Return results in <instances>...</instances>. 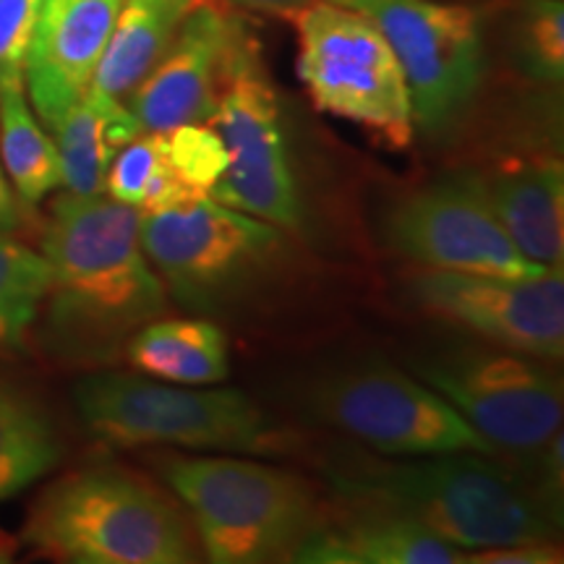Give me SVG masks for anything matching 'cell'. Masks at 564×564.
Segmentation results:
<instances>
[{"instance_id":"obj_15","label":"cell","mask_w":564,"mask_h":564,"mask_svg":"<svg viewBox=\"0 0 564 564\" xmlns=\"http://www.w3.org/2000/svg\"><path fill=\"white\" fill-rule=\"evenodd\" d=\"M121 6L123 0H42L24 89L51 131L87 95Z\"/></svg>"},{"instance_id":"obj_17","label":"cell","mask_w":564,"mask_h":564,"mask_svg":"<svg viewBox=\"0 0 564 564\" xmlns=\"http://www.w3.org/2000/svg\"><path fill=\"white\" fill-rule=\"evenodd\" d=\"M486 202L528 262L552 270L564 259L562 160H512L476 173Z\"/></svg>"},{"instance_id":"obj_21","label":"cell","mask_w":564,"mask_h":564,"mask_svg":"<svg viewBox=\"0 0 564 564\" xmlns=\"http://www.w3.org/2000/svg\"><path fill=\"white\" fill-rule=\"evenodd\" d=\"M63 444L45 405L0 377V502L17 497L61 463Z\"/></svg>"},{"instance_id":"obj_13","label":"cell","mask_w":564,"mask_h":564,"mask_svg":"<svg viewBox=\"0 0 564 564\" xmlns=\"http://www.w3.org/2000/svg\"><path fill=\"white\" fill-rule=\"evenodd\" d=\"M384 241L426 270L502 278L546 272L507 236L476 173L447 175L394 202L384 217Z\"/></svg>"},{"instance_id":"obj_30","label":"cell","mask_w":564,"mask_h":564,"mask_svg":"<svg viewBox=\"0 0 564 564\" xmlns=\"http://www.w3.org/2000/svg\"><path fill=\"white\" fill-rule=\"evenodd\" d=\"M230 6L246 11L274 13V17H291V13L306 9V6L322 3V0H228Z\"/></svg>"},{"instance_id":"obj_9","label":"cell","mask_w":564,"mask_h":564,"mask_svg":"<svg viewBox=\"0 0 564 564\" xmlns=\"http://www.w3.org/2000/svg\"><path fill=\"white\" fill-rule=\"evenodd\" d=\"M306 411L387 457L497 455L440 392L387 364L324 373L308 384Z\"/></svg>"},{"instance_id":"obj_16","label":"cell","mask_w":564,"mask_h":564,"mask_svg":"<svg viewBox=\"0 0 564 564\" xmlns=\"http://www.w3.org/2000/svg\"><path fill=\"white\" fill-rule=\"evenodd\" d=\"M348 502V512L324 520L293 554L306 564H465L463 549L405 514L371 502Z\"/></svg>"},{"instance_id":"obj_6","label":"cell","mask_w":564,"mask_h":564,"mask_svg":"<svg viewBox=\"0 0 564 564\" xmlns=\"http://www.w3.org/2000/svg\"><path fill=\"white\" fill-rule=\"evenodd\" d=\"M139 241L167 295L207 314L241 301L270 272L282 232L209 194H194L139 215Z\"/></svg>"},{"instance_id":"obj_11","label":"cell","mask_w":564,"mask_h":564,"mask_svg":"<svg viewBox=\"0 0 564 564\" xmlns=\"http://www.w3.org/2000/svg\"><path fill=\"white\" fill-rule=\"evenodd\" d=\"M209 123L220 131L228 150V171L209 192L212 199L280 230L299 228L301 194L282 131L278 91L246 34L232 51L220 105Z\"/></svg>"},{"instance_id":"obj_10","label":"cell","mask_w":564,"mask_h":564,"mask_svg":"<svg viewBox=\"0 0 564 564\" xmlns=\"http://www.w3.org/2000/svg\"><path fill=\"white\" fill-rule=\"evenodd\" d=\"M413 371L494 453L531 455L562 432V379L541 358L489 343H465L423 358Z\"/></svg>"},{"instance_id":"obj_19","label":"cell","mask_w":564,"mask_h":564,"mask_svg":"<svg viewBox=\"0 0 564 564\" xmlns=\"http://www.w3.org/2000/svg\"><path fill=\"white\" fill-rule=\"evenodd\" d=\"M53 137L61 158V186L68 194L95 196L105 194L112 158L141 131L126 102L87 89L53 126Z\"/></svg>"},{"instance_id":"obj_12","label":"cell","mask_w":564,"mask_h":564,"mask_svg":"<svg viewBox=\"0 0 564 564\" xmlns=\"http://www.w3.org/2000/svg\"><path fill=\"white\" fill-rule=\"evenodd\" d=\"M411 299L434 319L460 327L497 348L556 364L564 356L562 267L533 278L423 270L411 278Z\"/></svg>"},{"instance_id":"obj_29","label":"cell","mask_w":564,"mask_h":564,"mask_svg":"<svg viewBox=\"0 0 564 564\" xmlns=\"http://www.w3.org/2000/svg\"><path fill=\"white\" fill-rule=\"evenodd\" d=\"M24 228V207H21V199L11 192L9 181L0 173V236H13Z\"/></svg>"},{"instance_id":"obj_1","label":"cell","mask_w":564,"mask_h":564,"mask_svg":"<svg viewBox=\"0 0 564 564\" xmlns=\"http://www.w3.org/2000/svg\"><path fill=\"white\" fill-rule=\"evenodd\" d=\"M51 264L42 343L70 366H110L171 295L139 241V212L105 194H63L42 236Z\"/></svg>"},{"instance_id":"obj_5","label":"cell","mask_w":564,"mask_h":564,"mask_svg":"<svg viewBox=\"0 0 564 564\" xmlns=\"http://www.w3.org/2000/svg\"><path fill=\"white\" fill-rule=\"evenodd\" d=\"M76 411L110 447L288 453L293 434L241 390H202L123 371L89 373L74 387Z\"/></svg>"},{"instance_id":"obj_7","label":"cell","mask_w":564,"mask_h":564,"mask_svg":"<svg viewBox=\"0 0 564 564\" xmlns=\"http://www.w3.org/2000/svg\"><path fill=\"white\" fill-rule=\"evenodd\" d=\"M299 34V79L314 108L371 131L392 150L413 144V116L398 58L369 17L335 0L288 17Z\"/></svg>"},{"instance_id":"obj_24","label":"cell","mask_w":564,"mask_h":564,"mask_svg":"<svg viewBox=\"0 0 564 564\" xmlns=\"http://www.w3.org/2000/svg\"><path fill=\"white\" fill-rule=\"evenodd\" d=\"M51 293V264L42 253L0 236V348H21Z\"/></svg>"},{"instance_id":"obj_20","label":"cell","mask_w":564,"mask_h":564,"mask_svg":"<svg viewBox=\"0 0 564 564\" xmlns=\"http://www.w3.org/2000/svg\"><path fill=\"white\" fill-rule=\"evenodd\" d=\"M123 356L139 373L173 384H220L230 373L228 337L207 319H152Z\"/></svg>"},{"instance_id":"obj_27","label":"cell","mask_w":564,"mask_h":564,"mask_svg":"<svg viewBox=\"0 0 564 564\" xmlns=\"http://www.w3.org/2000/svg\"><path fill=\"white\" fill-rule=\"evenodd\" d=\"M42 0H0V89H24Z\"/></svg>"},{"instance_id":"obj_2","label":"cell","mask_w":564,"mask_h":564,"mask_svg":"<svg viewBox=\"0 0 564 564\" xmlns=\"http://www.w3.org/2000/svg\"><path fill=\"white\" fill-rule=\"evenodd\" d=\"M327 476L343 499L405 514L463 552L554 541L560 528V512L531 481L484 453L356 457Z\"/></svg>"},{"instance_id":"obj_14","label":"cell","mask_w":564,"mask_h":564,"mask_svg":"<svg viewBox=\"0 0 564 564\" xmlns=\"http://www.w3.org/2000/svg\"><path fill=\"white\" fill-rule=\"evenodd\" d=\"M241 37L236 19L215 6L196 3L162 61L126 100L139 131L167 133L186 123H209Z\"/></svg>"},{"instance_id":"obj_8","label":"cell","mask_w":564,"mask_h":564,"mask_svg":"<svg viewBox=\"0 0 564 564\" xmlns=\"http://www.w3.org/2000/svg\"><path fill=\"white\" fill-rule=\"evenodd\" d=\"M373 21L398 58L413 129L447 137L474 105L486 74L478 13L440 0H335Z\"/></svg>"},{"instance_id":"obj_4","label":"cell","mask_w":564,"mask_h":564,"mask_svg":"<svg viewBox=\"0 0 564 564\" xmlns=\"http://www.w3.org/2000/svg\"><path fill=\"white\" fill-rule=\"evenodd\" d=\"M154 468L192 520L202 554L215 564L293 562L324 518L314 486L274 465L162 455Z\"/></svg>"},{"instance_id":"obj_31","label":"cell","mask_w":564,"mask_h":564,"mask_svg":"<svg viewBox=\"0 0 564 564\" xmlns=\"http://www.w3.org/2000/svg\"><path fill=\"white\" fill-rule=\"evenodd\" d=\"M9 560H11V552H9V549L0 546V562H9Z\"/></svg>"},{"instance_id":"obj_28","label":"cell","mask_w":564,"mask_h":564,"mask_svg":"<svg viewBox=\"0 0 564 564\" xmlns=\"http://www.w3.org/2000/svg\"><path fill=\"white\" fill-rule=\"evenodd\" d=\"M554 564L562 562L560 546L554 541H533V544H512L465 554V564Z\"/></svg>"},{"instance_id":"obj_25","label":"cell","mask_w":564,"mask_h":564,"mask_svg":"<svg viewBox=\"0 0 564 564\" xmlns=\"http://www.w3.org/2000/svg\"><path fill=\"white\" fill-rule=\"evenodd\" d=\"M173 171L196 194H209L228 171V150L212 123H186L165 133Z\"/></svg>"},{"instance_id":"obj_18","label":"cell","mask_w":564,"mask_h":564,"mask_svg":"<svg viewBox=\"0 0 564 564\" xmlns=\"http://www.w3.org/2000/svg\"><path fill=\"white\" fill-rule=\"evenodd\" d=\"M199 0H123L89 89L126 102L162 61Z\"/></svg>"},{"instance_id":"obj_23","label":"cell","mask_w":564,"mask_h":564,"mask_svg":"<svg viewBox=\"0 0 564 564\" xmlns=\"http://www.w3.org/2000/svg\"><path fill=\"white\" fill-rule=\"evenodd\" d=\"M105 194L144 215L194 196L173 171L165 133H141L110 162Z\"/></svg>"},{"instance_id":"obj_22","label":"cell","mask_w":564,"mask_h":564,"mask_svg":"<svg viewBox=\"0 0 564 564\" xmlns=\"http://www.w3.org/2000/svg\"><path fill=\"white\" fill-rule=\"evenodd\" d=\"M0 158L24 204H40L61 186V158L26 105L24 89H0Z\"/></svg>"},{"instance_id":"obj_3","label":"cell","mask_w":564,"mask_h":564,"mask_svg":"<svg viewBox=\"0 0 564 564\" xmlns=\"http://www.w3.org/2000/svg\"><path fill=\"white\" fill-rule=\"evenodd\" d=\"M24 541L40 554L76 564H188L202 556L173 491L121 465L58 478L32 507Z\"/></svg>"},{"instance_id":"obj_26","label":"cell","mask_w":564,"mask_h":564,"mask_svg":"<svg viewBox=\"0 0 564 564\" xmlns=\"http://www.w3.org/2000/svg\"><path fill=\"white\" fill-rule=\"evenodd\" d=\"M520 45L528 70L539 82L562 84L564 76V6L562 0H531L525 6Z\"/></svg>"}]
</instances>
